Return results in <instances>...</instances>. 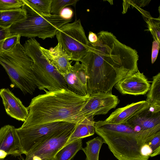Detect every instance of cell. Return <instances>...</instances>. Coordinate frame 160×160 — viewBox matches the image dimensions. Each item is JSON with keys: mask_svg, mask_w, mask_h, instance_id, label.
Listing matches in <instances>:
<instances>
[{"mask_svg": "<svg viewBox=\"0 0 160 160\" xmlns=\"http://www.w3.org/2000/svg\"><path fill=\"white\" fill-rule=\"evenodd\" d=\"M80 62L87 75V93H112L119 81L138 70L137 51L119 41L112 33L102 31Z\"/></svg>", "mask_w": 160, "mask_h": 160, "instance_id": "1", "label": "cell"}, {"mask_svg": "<svg viewBox=\"0 0 160 160\" xmlns=\"http://www.w3.org/2000/svg\"><path fill=\"white\" fill-rule=\"evenodd\" d=\"M44 91L45 93L32 99L27 107L28 117L21 127H30L61 121L75 124L76 116L90 95L80 96L68 89Z\"/></svg>", "mask_w": 160, "mask_h": 160, "instance_id": "2", "label": "cell"}, {"mask_svg": "<svg viewBox=\"0 0 160 160\" xmlns=\"http://www.w3.org/2000/svg\"><path fill=\"white\" fill-rule=\"evenodd\" d=\"M95 131L118 160H148L142 154V148L160 132V125L138 131L126 123L112 124L100 120L95 122Z\"/></svg>", "mask_w": 160, "mask_h": 160, "instance_id": "3", "label": "cell"}, {"mask_svg": "<svg viewBox=\"0 0 160 160\" xmlns=\"http://www.w3.org/2000/svg\"><path fill=\"white\" fill-rule=\"evenodd\" d=\"M32 63L20 42L12 50L0 54V64L9 76L11 87L19 89L24 94H32L37 87Z\"/></svg>", "mask_w": 160, "mask_h": 160, "instance_id": "4", "label": "cell"}, {"mask_svg": "<svg viewBox=\"0 0 160 160\" xmlns=\"http://www.w3.org/2000/svg\"><path fill=\"white\" fill-rule=\"evenodd\" d=\"M22 8L25 11V17L8 28L10 35H19L30 38L37 37L43 40L52 38L62 26L72 21L59 15L38 13L26 4Z\"/></svg>", "mask_w": 160, "mask_h": 160, "instance_id": "5", "label": "cell"}, {"mask_svg": "<svg viewBox=\"0 0 160 160\" xmlns=\"http://www.w3.org/2000/svg\"><path fill=\"white\" fill-rule=\"evenodd\" d=\"M55 35L72 60L79 62L88 51L89 42L80 19L63 25Z\"/></svg>", "mask_w": 160, "mask_h": 160, "instance_id": "6", "label": "cell"}, {"mask_svg": "<svg viewBox=\"0 0 160 160\" xmlns=\"http://www.w3.org/2000/svg\"><path fill=\"white\" fill-rule=\"evenodd\" d=\"M32 68L37 87L40 90L52 91L68 89L63 76L42 53L35 56Z\"/></svg>", "mask_w": 160, "mask_h": 160, "instance_id": "7", "label": "cell"}, {"mask_svg": "<svg viewBox=\"0 0 160 160\" xmlns=\"http://www.w3.org/2000/svg\"><path fill=\"white\" fill-rule=\"evenodd\" d=\"M76 124L58 122L35 126L16 128L25 154L48 137L73 127Z\"/></svg>", "mask_w": 160, "mask_h": 160, "instance_id": "8", "label": "cell"}, {"mask_svg": "<svg viewBox=\"0 0 160 160\" xmlns=\"http://www.w3.org/2000/svg\"><path fill=\"white\" fill-rule=\"evenodd\" d=\"M76 125L55 133L34 146L26 154L24 160H54L57 152L65 145Z\"/></svg>", "mask_w": 160, "mask_h": 160, "instance_id": "9", "label": "cell"}, {"mask_svg": "<svg viewBox=\"0 0 160 160\" xmlns=\"http://www.w3.org/2000/svg\"><path fill=\"white\" fill-rule=\"evenodd\" d=\"M119 102L118 97L112 93L98 92L90 95L88 100L76 116L74 123L76 124L90 116L106 114L115 108Z\"/></svg>", "mask_w": 160, "mask_h": 160, "instance_id": "10", "label": "cell"}, {"mask_svg": "<svg viewBox=\"0 0 160 160\" xmlns=\"http://www.w3.org/2000/svg\"><path fill=\"white\" fill-rule=\"evenodd\" d=\"M25 153L20 141L13 126L7 125L0 128V160L7 156H21Z\"/></svg>", "mask_w": 160, "mask_h": 160, "instance_id": "11", "label": "cell"}, {"mask_svg": "<svg viewBox=\"0 0 160 160\" xmlns=\"http://www.w3.org/2000/svg\"><path fill=\"white\" fill-rule=\"evenodd\" d=\"M150 82L139 70L118 82L114 87L123 94L138 95L146 94L149 90Z\"/></svg>", "mask_w": 160, "mask_h": 160, "instance_id": "12", "label": "cell"}, {"mask_svg": "<svg viewBox=\"0 0 160 160\" xmlns=\"http://www.w3.org/2000/svg\"><path fill=\"white\" fill-rule=\"evenodd\" d=\"M68 90L80 96H86L87 93V75L86 68L82 63L76 62L70 72L62 75Z\"/></svg>", "mask_w": 160, "mask_h": 160, "instance_id": "13", "label": "cell"}, {"mask_svg": "<svg viewBox=\"0 0 160 160\" xmlns=\"http://www.w3.org/2000/svg\"><path fill=\"white\" fill-rule=\"evenodd\" d=\"M0 96L7 114L17 120L24 122L28 117V111L21 100L8 88L0 89Z\"/></svg>", "mask_w": 160, "mask_h": 160, "instance_id": "14", "label": "cell"}, {"mask_svg": "<svg viewBox=\"0 0 160 160\" xmlns=\"http://www.w3.org/2000/svg\"><path fill=\"white\" fill-rule=\"evenodd\" d=\"M44 56L61 75L69 73L72 68L71 58L62 48L60 43L54 48L48 49L40 46Z\"/></svg>", "mask_w": 160, "mask_h": 160, "instance_id": "15", "label": "cell"}, {"mask_svg": "<svg viewBox=\"0 0 160 160\" xmlns=\"http://www.w3.org/2000/svg\"><path fill=\"white\" fill-rule=\"evenodd\" d=\"M149 107V103L146 101L132 103L116 109L104 121L112 124L124 123Z\"/></svg>", "mask_w": 160, "mask_h": 160, "instance_id": "16", "label": "cell"}, {"mask_svg": "<svg viewBox=\"0 0 160 160\" xmlns=\"http://www.w3.org/2000/svg\"><path fill=\"white\" fill-rule=\"evenodd\" d=\"M125 123L138 131L149 130L160 125V112L149 107Z\"/></svg>", "mask_w": 160, "mask_h": 160, "instance_id": "17", "label": "cell"}, {"mask_svg": "<svg viewBox=\"0 0 160 160\" xmlns=\"http://www.w3.org/2000/svg\"><path fill=\"white\" fill-rule=\"evenodd\" d=\"M25 17V11L22 8L0 10V26L8 28L13 24L23 19Z\"/></svg>", "mask_w": 160, "mask_h": 160, "instance_id": "18", "label": "cell"}, {"mask_svg": "<svg viewBox=\"0 0 160 160\" xmlns=\"http://www.w3.org/2000/svg\"><path fill=\"white\" fill-rule=\"evenodd\" d=\"M82 138L65 145L55 155L54 160H71L82 147Z\"/></svg>", "mask_w": 160, "mask_h": 160, "instance_id": "19", "label": "cell"}, {"mask_svg": "<svg viewBox=\"0 0 160 160\" xmlns=\"http://www.w3.org/2000/svg\"><path fill=\"white\" fill-rule=\"evenodd\" d=\"M104 143V141L100 136L87 142L86 147L82 149L86 154V160H99L100 150Z\"/></svg>", "mask_w": 160, "mask_h": 160, "instance_id": "20", "label": "cell"}, {"mask_svg": "<svg viewBox=\"0 0 160 160\" xmlns=\"http://www.w3.org/2000/svg\"><path fill=\"white\" fill-rule=\"evenodd\" d=\"M152 79L146 101L150 106H160V73L153 76Z\"/></svg>", "mask_w": 160, "mask_h": 160, "instance_id": "21", "label": "cell"}, {"mask_svg": "<svg viewBox=\"0 0 160 160\" xmlns=\"http://www.w3.org/2000/svg\"><path fill=\"white\" fill-rule=\"evenodd\" d=\"M23 1L25 4L38 13L51 14L52 0H23Z\"/></svg>", "mask_w": 160, "mask_h": 160, "instance_id": "22", "label": "cell"}, {"mask_svg": "<svg viewBox=\"0 0 160 160\" xmlns=\"http://www.w3.org/2000/svg\"><path fill=\"white\" fill-rule=\"evenodd\" d=\"M90 136L87 127L86 118L76 124L74 129L65 145L79 139Z\"/></svg>", "mask_w": 160, "mask_h": 160, "instance_id": "23", "label": "cell"}, {"mask_svg": "<svg viewBox=\"0 0 160 160\" xmlns=\"http://www.w3.org/2000/svg\"><path fill=\"white\" fill-rule=\"evenodd\" d=\"M78 1V0H52L50 14L59 15L63 9L68 6L75 5Z\"/></svg>", "mask_w": 160, "mask_h": 160, "instance_id": "24", "label": "cell"}, {"mask_svg": "<svg viewBox=\"0 0 160 160\" xmlns=\"http://www.w3.org/2000/svg\"><path fill=\"white\" fill-rule=\"evenodd\" d=\"M21 36L19 35H10L0 43V54L12 50L20 42Z\"/></svg>", "mask_w": 160, "mask_h": 160, "instance_id": "25", "label": "cell"}, {"mask_svg": "<svg viewBox=\"0 0 160 160\" xmlns=\"http://www.w3.org/2000/svg\"><path fill=\"white\" fill-rule=\"evenodd\" d=\"M152 17L148 18L145 19L148 30L152 34L153 40H156L160 42V21H158V19Z\"/></svg>", "mask_w": 160, "mask_h": 160, "instance_id": "26", "label": "cell"}, {"mask_svg": "<svg viewBox=\"0 0 160 160\" xmlns=\"http://www.w3.org/2000/svg\"><path fill=\"white\" fill-rule=\"evenodd\" d=\"M25 5L23 0H0V10L18 9Z\"/></svg>", "mask_w": 160, "mask_h": 160, "instance_id": "27", "label": "cell"}, {"mask_svg": "<svg viewBox=\"0 0 160 160\" xmlns=\"http://www.w3.org/2000/svg\"><path fill=\"white\" fill-rule=\"evenodd\" d=\"M152 150L150 157H153L160 153V132L155 135L148 143Z\"/></svg>", "mask_w": 160, "mask_h": 160, "instance_id": "28", "label": "cell"}, {"mask_svg": "<svg viewBox=\"0 0 160 160\" xmlns=\"http://www.w3.org/2000/svg\"><path fill=\"white\" fill-rule=\"evenodd\" d=\"M160 42L156 40H153L152 43L151 62L153 64L157 58L160 48Z\"/></svg>", "mask_w": 160, "mask_h": 160, "instance_id": "29", "label": "cell"}, {"mask_svg": "<svg viewBox=\"0 0 160 160\" xmlns=\"http://www.w3.org/2000/svg\"><path fill=\"white\" fill-rule=\"evenodd\" d=\"M73 11L68 7H65L60 12L59 15L62 18L66 19H71L73 15Z\"/></svg>", "mask_w": 160, "mask_h": 160, "instance_id": "30", "label": "cell"}, {"mask_svg": "<svg viewBox=\"0 0 160 160\" xmlns=\"http://www.w3.org/2000/svg\"><path fill=\"white\" fill-rule=\"evenodd\" d=\"M9 35L8 28H5L0 26V43Z\"/></svg>", "mask_w": 160, "mask_h": 160, "instance_id": "31", "label": "cell"}, {"mask_svg": "<svg viewBox=\"0 0 160 160\" xmlns=\"http://www.w3.org/2000/svg\"><path fill=\"white\" fill-rule=\"evenodd\" d=\"M98 40L97 35L95 33L89 32L88 36V41L91 43H94L97 42Z\"/></svg>", "mask_w": 160, "mask_h": 160, "instance_id": "32", "label": "cell"}, {"mask_svg": "<svg viewBox=\"0 0 160 160\" xmlns=\"http://www.w3.org/2000/svg\"><path fill=\"white\" fill-rule=\"evenodd\" d=\"M20 160H24V159L23 158V157H22L21 159H20Z\"/></svg>", "mask_w": 160, "mask_h": 160, "instance_id": "33", "label": "cell"}]
</instances>
